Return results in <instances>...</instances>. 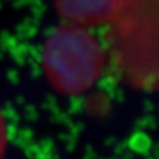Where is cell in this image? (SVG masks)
<instances>
[{
	"label": "cell",
	"instance_id": "6da1fadb",
	"mask_svg": "<svg viewBox=\"0 0 159 159\" xmlns=\"http://www.w3.org/2000/svg\"><path fill=\"white\" fill-rule=\"evenodd\" d=\"M158 12L159 0H121L110 23L114 61L129 82L141 88L157 82Z\"/></svg>",
	"mask_w": 159,
	"mask_h": 159
},
{
	"label": "cell",
	"instance_id": "7a4b0ae2",
	"mask_svg": "<svg viewBox=\"0 0 159 159\" xmlns=\"http://www.w3.org/2000/svg\"><path fill=\"white\" fill-rule=\"evenodd\" d=\"M105 52L84 27L62 24L49 34L43 51V66L51 84L64 94L88 90L101 76Z\"/></svg>",
	"mask_w": 159,
	"mask_h": 159
},
{
	"label": "cell",
	"instance_id": "3957f363",
	"mask_svg": "<svg viewBox=\"0 0 159 159\" xmlns=\"http://www.w3.org/2000/svg\"><path fill=\"white\" fill-rule=\"evenodd\" d=\"M119 4L121 0H54L60 16L84 28L111 23Z\"/></svg>",
	"mask_w": 159,
	"mask_h": 159
},
{
	"label": "cell",
	"instance_id": "277c9868",
	"mask_svg": "<svg viewBox=\"0 0 159 159\" xmlns=\"http://www.w3.org/2000/svg\"><path fill=\"white\" fill-rule=\"evenodd\" d=\"M4 147H6V126H4V121L0 116V158L4 152Z\"/></svg>",
	"mask_w": 159,
	"mask_h": 159
}]
</instances>
